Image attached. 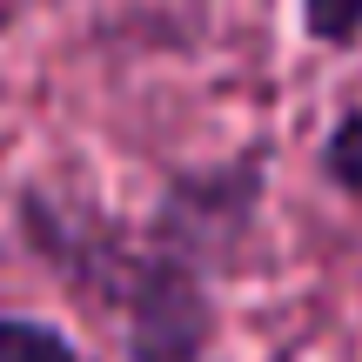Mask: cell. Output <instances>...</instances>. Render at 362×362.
Here are the masks:
<instances>
[{
	"label": "cell",
	"mask_w": 362,
	"mask_h": 362,
	"mask_svg": "<svg viewBox=\"0 0 362 362\" xmlns=\"http://www.w3.org/2000/svg\"><path fill=\"white\" fill-rule=\"evenodd\" d=\"M248 208L255 161H228L208 175H175L148 228H121L54 188H21V235L67 288L121 309L128 362H215L208 269L242 235Z\"/></svg>",
	"instance_id": "6da1fadb"
},
{
	"label": "cell",
	"mask_w": 362,
	"mask_h": 362,
	"mask_svg": "<svg viewBox=\"0 0 362 362\" xmlns=\"http://www.w3.org/2000/svg\"><path fill=\"white\" fill-rule=\"evenodd\" d=\"M0 362H94V356L40 315H0Z\"/></svg>",
	"instance_id": "7a4b0ae2"
},
{
	"label": "cell",
	"mask_w": 362,
	"mask_h": 362,
	"mask_svg": "<svg viewBox=\"0 0 362 362\" xmlns=\"http://www.w3.org/2000/svg\"><path fill=\"white\" fill-rule=\"evenodd\" d=\"M322 175L336 181L342 194H362V94H356V107L329 128V141H322Z\"/></svg>",
	"instance_id": "3957f363"
},
{
	"label": "cell",
	"mask_w": 362,
	"mask_h": 362,
	"mask_svg": "<svg viewBox=\"0 0 362 362\" xmlns=\"http://www.w3.org/2000/svg\"><path fill=\"white\" fill-rule=\"evenodd\" d=\"M302 27H309V40L349 47L362 40V0H302Z\"/></svg>",
	"instance_id": "277c9868"
}]
</instances>
